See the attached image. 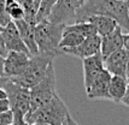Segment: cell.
<instances>
[{
  "label": "cell",
  "instance_id": "19",
  "mask_svg": "<svg viewBox=\"0 0 129 125\" xmlns=\"http://www.w3.org/2000/svg\"><path fill=\"white\" fill-rule=\"evenodd\" d=\"M18 1L24 11V19L30 23H35V17L39 11L41 0H18Z\"/></svg>",
  "mask_w": 129,
  "mask_h": 125
},
{
  "label": "cell",
  "instance_id": "27",
  "mask_svg": "<svg viewBox=\"0 0 129 125\" xmlns=\"http://www.w3.org/2000/svg\"><path fill=\"white\" fill-rule=\"evenodd\" d=\"M123 39H124V45H123V48L125 51H129V33L123 35Z\"/></svg>",
  "mask_w": 129,
  "mask_h": 125
},
{
  "label": "cell",
  "instance_id": "13",
  "mask_svg": "<svg viewBox=\"0 0 129 125\" xmlns=\"http://www.w3.org/2000/svg\"><path fill=\"white\" fill-rule=\"evenodd\" d=\"M104 66L111 76H127V53L122 48L104 59ZM127 78V77H125Z\"/></svg>",
  "mask_w": 129,
  "mask_h": 125
},
{
  "label": "cell",
  "instance_id": "21",
  "mask_svg": "<svg viewBox=\"0 0 129 125\" xmlns=\"http://www.w3.org/2000/svg\"><path fill=\"white\" fill-rule=\"evenodd\" d=\"M10 22H12L5 9V0H0V28H5Z\"/></svg>",
  "mask_w": 129,
  "mask_h": 125
},
{
  "label": "cell",
  "instance_id": "16",
  "mask_svg": "<svg viewBox=\"0 0 129 125\" xmlns=\"http://www.w3.org/2000/svg\"><path fill=\"white\" fill-rule=\"evenodd\" d=\"M87 22L94 27L96 34L100 37L111 34L118 28V23L113 18L106 17V16H92L87 19Z\"/></svg>",
  "mask_w": 129,
  "mask_h": 125
},
{
  "label": "cell",
  "instance_id": "11",
  "mask_svg": "<svg viewBox=\"0 0 129 125\" xmlns=\"http://www.w3.org/2000/svg\"><path fill=\"white\" fill-rule=\"evenodd\" d=\"M83 65V82H84V89L87 90L89 85L93 83V81L105 70L104 66V58L100 53L95 55H92L89 58H86L82 60Z\"/></svg>",
  "mask_w": 129,
  "mask_h": 125
},
{
  "label": "cell",
  "instance_id": "28",
  "mask_svg": "<svg viewBox=\"0 0 129 125\" xmlns=\"http://www.w3.org/2000/svg\"><path fill=\"white\" fill-rule=\"evenodd\" d=\"M4 59L5 58L0 55V77H4Z\"/></svg>",
  "mask_w": 129,
  "mask_h": 125
},
{
  "label": "cell",
  "instance_id": "26",
  "mask_svg": "<svg viewBox=\"0 0 129 125\" xmlns=\"http://www.w3.org/2000/svg\"><path fill=\"white\" fill-rule=\"evenodd\" d=\"M121 103H123L124 106L129 107V82H128V85H127V90H125V94H124V96H123V99H122Z\"/></svg>",
  "mask_w": 129,
  "mask_h": 125
},
{
  "label": "cell",
  "instance_id": "29",
  "mask_svg": "<svg viewBox=\"0 0 129 125\" xmlns=\"http://www.w3.org/2000/svg\"><path fill=\"white\" fill-rule=\"evenodd\" d=\"M125 53H127V80H128L129 82V51H125Z\"/></svg>",
  "mask_w": 129,
  "mask_h": 125
},
{
  "label": "cell",
  "instance_id": "14",
  "mask_svg": "<svg viewBox=\"0 0 129 125\" xmlns=\"http://www.w3.org/2000/svg\"><path fill=\"white\" fill-rule=\"evenodd\" d=\"M123 35H124V33L122 31V29L118 27L111 34L101 37L100 54L103 55L104 59H106L112 53H115V52H117L123 48V45H124Z\"/></svg>",
  "mask_w": 129,
  "mask_h": 125
},
{
  "label": "cell",
  "instance_id": "10",
  "mask_svg": "<svg viewBox=\"0 0 129 125\" xmlns=\"http://www.w3.org/2000/svg\"><path fill=\"white\" fill-rule=\"evenodd\" d=\"M1 35H3V40H4L6 49L9 52H21V53H25V54L30 55L27 46L24 45V42L21 39L19 31H18L15 22H10L5 28H3Z\"/></svg>",
  "mask_w": 129,
  "mask_h": 125
},
{
  "label": "cell",
  "instance_id": "20",
  "mask_svg": "<svg viewBox=\"0 0 129 125\" xmlns=\"http://www.w3.org/2000/svg\"><path fill=\"white\" fill-rule=\"evenodd\" d=\"M5 9L12 22L24 19V11L18 0H5Z\"/></svg>",
  "mask_w": 129,
  "mask_h": 125
},
{
  "label": "cell",
  "instance_id": "34",
  "mask_svg": "<svg viewBox=\"0 0 129 125\" xmlns=\"http://www.w3.org/2000/svg\"><path fill=\"white\" fill-rule=\"evenodd\" d=\"M63 125H68V123H67V121H65V123H64V124H63Z\"/></svg>",
  "mask_w": 129,
  "mask_h": 125
},
{
  "label": "cell",
  "instance_id": "25",
  "mask_svg": "<svg viewBox=\"0 0 129 125\" xmlns=\"http://www.w3.org/2000/svg\"><path fill=\"white\" fill-rule=\"evenodd\" d=\"M7 53H9V51L6 49L4 40H3V35H1V30H0V55L5 58L6 55H7Z\"/></svg>",
  "mask_w": 129,
  "mask_h": 125
},
{
  "label": "cell",
  "instance_id": "9",
  "mask_svg": "<svg viewBox=\"0 0 129 125\" xmlns=\"http://www.w3.org/2000/svg\"><path fill=\"white\" fill-rule=\"evenodd\" d=\"M100 46H101V37L99 35H93V36L87 37L77 47L62 49V54L74 55V57L81 58L83 60L86 58H89L92 55H95L98 53H100Z\"/></svg>",
  "mask_w": 129,
  "mask_h": 125
},
{
  "label": "cell",
  "instance_id": "24",
  "mask_svg": "<svg viewBox=\"0 0 129 125\" xmlns=\"http://www.w3.org/2000/svg\"><path fill=\"white\" fill-rule=\"evenodd\" d=\"M10 102L7 99H4V100H0V113H4V112H7L10 111Z\"/></svg>",
  "mask_w": 129,
  "mask_h": 125
},
{
  "label": "cell",
  "instance_id": "12",
  "mask_svg": "<svg viewBox=\"0 0 129 125\" xmlns=\"http://www.w3.org/2000/svg\"><path fill=\"white\" fill-rule=\"evenodd\" d=\"M110 80H111V75L106 70H104L93 81L89 88L86 90L88 99L90 100H110V94H109Z\"/></svg>",
  "mask_w": 129,
  "mask_h": 125
},
{
  "label": "cell",
  "instance_id": "15",
  "mask_svg": "<svg viewBox=\"0 0 129 125\" xmlns=\"http://www.w3.org/2000/svg\"><path fill=\"white\" fill-rule=\"evenodd\" d=\"M17 29L19 31L21 39L24 42V45L27 46L30 55H35L39 53L38 49V45H36V40H35V23H30L25 19L22 21H17L15 22Z\"/></svg>",
  "mask_w": 129,
  "mask_h": 125
},
{
  "label": "cell",
  "instance_id": "5",
  "mask_svg": "<svg viewBox=\"0 0 129 125\" xmlns=\"http://www.w3.org/2000/svg\"><path fill=\"white\" fill-rule=\"evenodd\" d=\"M57 94V84H56V74L53 62H51L45 77L41 82L30 89V108L25 115H29L40 107L45 106L56 96ZM24 115V117H25Z\"/></svg>",
  "mask_w": 129,
  "mask_h": 125
},
{
  "label": "cell",
  "instance_id": "18",
  "mask_svg": "<svg viewBox=\"0 0 129 125\" xmlns=\"http://www.w3.org/2000/svg\"><path fill=\"white\" fill-rule=\"evenodd\" d=\"M86 39H87V37H84L83 35L77 33V31L69 30V29L64 28L62 40H60V43H59V51L62 52V49H65V48L77 47V46L81 45Z\"/></svg>",
  "mask_w": 129,
  "mask_h": 125
},
{
  "label": "cell",
  "instance_id": "8",
  "mask_svg": "<svg viewBox=\"0 0 129 125\" xmlns=\"http://www.w3.org/2000/svg\"><path fill=\"white\" fill-rule=\"evenodd\" d=\"M30 57L25 53L10 51L4 59V76L9 78L21 76L28 66Z\"/></svg>",
  "mask_w": 129,
  "mask_h": 125
},
{
  "label": "cell",
  "instance_id": "4",
  "mask_svg": "<svg viewBox=\"0 0 129 125\" xmlns=\"http://www.w3.org/2000/svg\"><path fill=\"white\" fill-rule=\"evenodd\" d=\"M54 55L48 54V53H38L35 55H31L29 59L28 66L25 71L18 77H12L10 80L15 82L16 84L21 85L23 88L31 89L33 87L42 81L45 77L47 69L51 62L54 60Z\"/></svg>",
  "mask_w": 129,
  "mask_h": 125
},
{
  "label": "cell",
  "instance_id": "7",
  "mask_svg": "<svg viewBox=\"0 0 129 125\" xmlns=\"http://www.w3.org/2000/svg\"><path fill=\"white\" fill-rule=\"evenodd\" d=\"M84 3L86 0H57L47 21L63 25L74 24L76 12L83 6Z\"/></svg>",
  "mask_w": 129,
  "mask_h": 125
},
{
  "label": "cell",
  "instance_id": "31",
  "mask_svg": "<svg viewBox=\"0 0 129 125\" xmlns=\"http://www.w3.org/2000/svg\"><path fill=\"white\" fill-rule=\"evenodd\" d=\"M4 99H7V95H6V91L0 87V100H4Z\"/></svg>",
  "mask_w": 129,
  "mask_h": 125
},
{
  "label": "cell",
  "instance_id": "33",
  "mask_svg": "<svg viewBox=\"0 0 129 125\" xmlns=\"http://www.w3.org/2000/svg\"><path fill=\"white\" fill-rule=\"evenodd\" d=\"M31 125H47V124H42V123H36V124H31Z\"/></svg>",
  "mask_w": 129,
  "mask_h": 125
},
{
  "label": "cell",
  "instance_id": "23",
  "mask_svg": "<svg viewBox=\"0 0 129 125\" xmlns=\"http://www.w3.org/2000/svg\"><path fill=\"white\" fill-rule=\"evenodd\" d=\"M13 113V121H12L11 125H29L27 121H25V118H24V114L18 112V111H12Z\"/></svg>",
  "mask_w": 129,
  "mask_h": 125
},
{
  "label": "cell",
  "instance_id": "3",
  "mask_svg": "<svg viewBox=\"0 0 129 125\" xmlns=\"http://www.w3.org/2000/svg\"><path fill=\"white\" fill-rule=\"evenodd\" d=\"M70 115L67 105L64 103L60 96L56 94L48 103L40 107L29 115H25V121L29 125L42 123L47 125H63Z\"/></svg>",
  "mask_w": 129,
  "mask_h": 125
},
{
  "label": "cell",
  "instance_id": "2",
  "mask_svg": "<svg viewBox=\"0 0 129 125\" xmlns=\"http://www.w3.org/2000/svg\"><path fill=\"white\" fill-rule=\"evenodd\" d=\"M65 25L54 24L50 21H42L35 25V40L39 53H48L54 57L62 54L59 51V43L62 40Z\"/></svg>",
  "mask_w": 129,
  "mask_h": 125
},
{
  "label": "cell",
  "instance_id": "30",
  "mask_svg": "<svg viewBox=\"0 0 129 125\" xmlns=\"http://www.w3.org/2000/svg\"><path fill=\"white\" fill-rule=\"evenodd\" d=\"M67 123H68V125H79L76 121H75V120L73 119V117H71V115H69V117H68Z\"/></svg>",
  "mask_w": 129,
  "mask_h": 125
},
{
  "label": "cell",
  "instance_id": "17",
  "mask_svg": "<svg viewBox=\"0 0 129 125\" xmlns=\"http://www.w3.org/2000/svg\"><path fill=\"white\" fill-rule=\"evenodd\" d=\"M128 85V80L123 76H111L109 84L110 100L116 103H121Z\"/></svg>",
  "mask_w": 129,
  "mask_h": 125
},
{
  "label": "cell",
  "instance_id": "6",
  "mask_svg": "<svg viewBox=\"0 0 129 125\" xmlns=\"http://www.w3.org/2000/svg\"><path fill=\"white\" fill-rule=\"evenodd\" d=\"M0 87L6 91L11 111H18L24 115L30 108V89L12 82L9 77H0Z\"/></svg>",
  "mask_w": 129,
  "mask_h": 125
},
{
  "label": "cell",
  "instance_id": "22",
  "mask_svg": "<svg viewBox=\"0 0 129 125\" xmlns=\"http://www.w3.org/2000/svg\"><path fill=\"white\" fill-rule=\"evenodd\" d=\"M12 121H13V113L11 109L0 113V125H11Z\"/></svg>",
  "mask_w": 129,
  "mask_h": 125
},
{
  "label": "cell",
  "instance_id": "32",
  "mask_svg": "<svg viewBox=\"0 0 129 125\" xmlns=\"http://www.w3.org/2000/svg\"><path fill=\"white\" fill-rule=\"evenodd\" d=\"M111 1H115V3H124L127 0H111Z\"/></svg>",
  "mask_w": 129,
  "mask_h": 125
},
{
  "label": "cell",
  "instance_id": "1",
  "mask_svg": "<svg viewBox=\"0 0 129 125\" xmlns=\"http://www.w3.org/2000/svg\"><path fill=\"white\" fill-rule=\"evenodd\" d=\"M92 16H106L113 18L124 34L129 33V0L115 3L111 0H86L76 12L75 23L87 22Z\"/></svg>",
  "mask_w": 129,
  "mask_h": 125
}]
</instances>
